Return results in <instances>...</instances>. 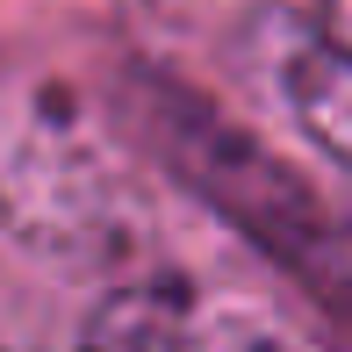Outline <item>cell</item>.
<instances>
[{"label":"cell","mask_w":352,"mask_h":352,"mask_svg":"<svg viewBox=\"0 0 352 352\" xmlns=\"http://www.w3.org/2000/svg\"><path fill=\"white\" fill-rule=\"evenodd\" d=\"M137 187L72 94L0 65V230L51 266H108L137 245Z\"/></svg>","instance_id":"1"},{"label":"cell","mask_w":352,"mask_h":352,"mask_svg":"<svg viewBox=\"0 0 352 352\" xmlns=\"http://www.w3.org/2000/svg\"><path fill=\"white\" fill-rule=\"evenodd\" d=\"M151 116H158L151 130L166 137V151H173V166L187 173V187H195L201 201H216L252 245H266L287 266H316L324 259L331 230H324V216H316V201L287 180V166L259 137H245L237 122H223L209 101H195V94H180V87H151Z\"/></svg>","instance_id":"2"},{"label":"cell","mask_w":352,"mask_h":352,"mask_svg":"<svg viewBox=\"0 0 352 352\" xmlns=\"http://www.w3.org/2000/svg\"><path fill=\"white\" fill-rule=\"evenodd\" d=\"M280 94L316 144L352 158V58H338L324 36H287L280 43Z\"/></svg>","instance_id":"3"},{"label":"cell","mask_w":352,"mask_h":352,"mask_svg":"<svg viewBox=\"0 0 352 352\" xmlns=\"http://www.w3.org/2000/svg\"><path fill=\"white\" fill-rule=\"evenodd\" d=\"M316 36L338 58H352V0H316Z\"/></svg>","instance_id":"4"},{"label":"cell","mask_w":352,"mask_h":352,"mask_svg":"<svg viewBox=\"0 0 352 352\" xmlns=\"http://www.w3.org/2000/svg\"><path fill=\"white\" fill-rule=\"evenodd\" d=\"M345 274H352V237H345Z\"/></svg>","instance_id":"5"}]
</instances>
